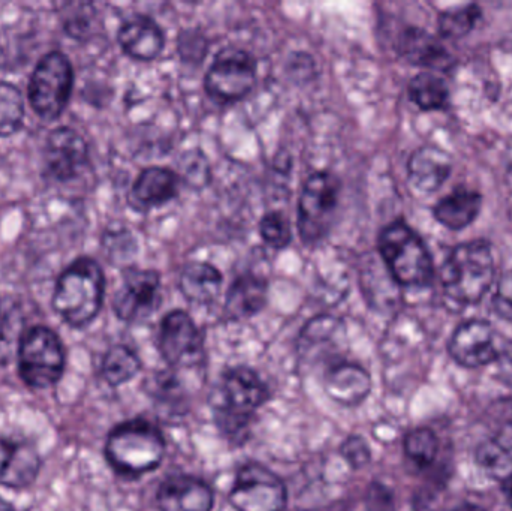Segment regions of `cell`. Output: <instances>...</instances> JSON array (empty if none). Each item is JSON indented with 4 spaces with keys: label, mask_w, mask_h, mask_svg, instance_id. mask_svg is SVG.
Returning <instances> with one entry per match:
<instances>
[{
    "label": "cell",
    "mask_w": 512,
    "mask_h": 511,
    "mask_svg": "<svg viewBox=\"0 0 512 511\" xmlns=\"http://www.w3.org/2000/svg\"><path fill=\"white\" fill-rule=\"evenodd\" d=\"M495 278V258L486 240L460 243L448 255L441 269L445 296L460 305L481 302Z\"/></svg>",
    "instance_id": "7a4b0ae2"
},
{
    "label": "cell",
    "mask_w": 512,
    "mask_h": 511,
    "mask_svg": "<svg viewBox=\"0 0 512 511\" xmlns=\"http://www.w3.org/2000/svg\"><path fill=\"white\" fill-rule=\"evenodd\" d=\"M0 511H14V507H12L8 501H5L0 497Z\"/></svg>",
    "instance_id": "8d00e7d4"
},
{
    "label": "cell",
    "mask_w": 512,
    "mask_h": 511,
    "mask_svg": "<svg viewBox=\"0 0 512 511\" xmlns=\"http://www.w3.org/2000/svg\"><path fill=\"white\" fill-rule=\"evenodd\" d=\"M483 11L477 3L457 6L441 12L438 17V29L441 36L447 39H460L472 32Z\"/></svg>",
    "instance_id": "f546056e"
},
{
    "label": "cell",
    "mask_w": 512,
    "mask_h": 511,
    "mask_svg": "<svg viewBox=\"0 0 512 511\" xmlns=\"http://www.w3.org/2000/svg\"><path fill=\"white\" fill-rule=\"evenodd\" d=\"M24 102L20 89L0 81V137L17 134L23 126Z\"/></svg>",
    "instance_id": "4dcf8cb0"
},
{
    "label": "cell",
    "mask_w": 512,
    "mask_h": 511,
    "mask_svg": "<svg viewBox=\"0 0 512 511\" xmlns=\"http://www.w3.org/2000/svg\"><path fill=\"white\" fill-rule=\"evenodd\" d=\"M477 462L487 476L507 482L512 476V441L504 437L490 438L478 447Z\"/></svg>",
    "instance_id": "4316f807"
},
{
    "label": "cell",
    "mask_w": 512,
    "mask_h": 511,
    "mask_svg": "<svg viewBox=\"0 0 512 511\" xmlns=\"http://www.w3.org/2000/svg\"><path fill=\"white\" fill-rule=\"evenodd\" d=\"M340 455L354 470L366 467L370 462V449L361 437H349L340 447Z\"/></svg>",
    "instance_id": "e575fe53"
},
{
    "label": "cell",
    "mask_w": 512,
    "mask_h": 511,
    "mask_svg": "<svg viewBox=\"0 0 512 511\" xmlns=\"http://www.w3.org/2000/svg\"><path fill=\"white\" fill-rule=\"evenodd\" d=\"M156 501L161 511H210L215 497L204 480L176 474L161 483Z\"/></svg>",
    "instance_id": "9a60e30c"
},
{
    "label": "cell",
    "mask_w": 512,
    "mask_h": 511,
    "mask_svg": "<svg viewBox=\"0 0 512 511\" xmlns=\"http://www.w3.org/2000/svg\"><path fill=\"white\" fill-rule=\"evenodd\" d=\"M324 389L337 404L358 407L370 395L372 378L363 366L340 360L325 371Z\"/></svg>",
    "instance_id": "e0dca14e"
},
{
    "label": "cell",
    "mask_w": 512,
    "mask_h": 511,
    "mask_svg": "<svg viewBox=\"0 0 512 511\" xmlns=\"http://www.w3.org/2000/svg\"><path fill=\"white\" fill-rule=\"evenodd\" d=\"M505 483H507L508 497H510L511 504H512V476Z\"/></svg>",
    "instance_id": "f35d334b"
},
{
    "label": "cell",
    "mask_w": 512,
    "mask_h": 511,
    "mask_svg": "<svg viewBox=\"0 0 512 511\" xmlns=\"http://www.w3.org/2000/svg\"><path fill=\"white\" fill-rule=\"evenodd\" d=\"M120 47L132 59L150 62L164 50L165 36L161 27L146 15H135L120 27Z\"/></svg>",
    "instance_id": "ffe728a7"
},
{
    "label": "cell",
    "mask_w": 512,
    "mask_h": 511,
    "mask_svg": "<svg viewBox=\"0 0 512 511\" xmlns=\"http://www.w3.org/2000/svg\"><path fill=\"white\" fill-rule=\"evenodd\" d=\"M456 511H484V510L480 509V507H477V506H463V507H460V509H457Z\"/></svg>",
    "instance_id": "74e56055"
},
{
    "label": "cell",
    "mask_w": 512,
    "mask_h": 511,
    "mask_svg": "<svg viewBox=\"0 0 512 511\" xmlns=\"http://www.w3.org/2000/svg\"><path fill=\"white\" fill-rule=\"evenodd\" d=\"M23 312L15 300H0V366L8 365L18 353L23 338Z\"/></svg>",
    "instance_id": "484cf974"
},
{
    "label": "cell",
    "mask_w": 512,
    "mask_h": 511,
    "mask_svg": "<svg viewBox=\"0 0 512 511\" xmlns=\"http://www.w3.org/2000/svg\"><path fill=\"white\" fill-rule=\"evenodd\" d=\"M397 50L412 65L432 71H448L454 65V57L447 48L435 36L418 27H409L400 35Z\"/></svg>",
    "instance_id": "44dd1931"
},
{
    "label": "cell",
    "mask_w": 512,
    "mask_h": 511,
    "mask_svg": "<svg viewBox=\"0 0 512 511\" xmlns=\"http://www.w3.org/2000/svg\"><path fill=\"white\" fill-rule=\"evenodd\" d=\"M158 347L173 371L197 368L204 357L203 336L185 311L165 315L159 327Z\"/></svg>",
    "instance_id": "8fae6325"
},
{
    "label": "cell",
    "mask_w": 512,
    "mask_h": 511,
    "mask_svg": "<svg viewBox=\"0 0 512 511\" xmlns=\"http://www.w3.org/2000/svg\"><path fill=\"white\" fill-rule=\"evenodd\" d=\"M345 336L342 321L330 315L313 318L301 332V351L304 356L316 347H339L340 339Z\"/></svg>",
    "instance_id": "f1b7e54d"
},
{
    "label": "cell",
    "mask_w": 512,
    "mask_h": 511,
    "mask_svg": "<svg viewBox=\"0 0 512 511\" xmlns=\"http://www.w3.org/2000/svg\"><path fill=\"white\" fill-rule=\"evenodd\" d=\"M268 398L267 384L254 369L237 366L225 371L212 398L215 422L221 434L234 446L245 443L256 411Z\"/></svg>",
    "instance_id": "6da1fadb"
},
{
    "label": "cell",
    "mask_w": 512,
    "mask_h": 511,
    "mask_svg": "<svg viewBox=\"0 0 512 511\" xmlns=\"http://www.w3.org/2000/svg\"><path fill=\"white\" fill-rule=\"evenodd\" d=\"M140 371L141 360L126 345H114L107 351L104 360H102V378L111 387H119L122 384L129 383L132 378L137 377Z\"/></svg>",
    "instance_id": "83f0119b"
},
{
    "label": "cell",
    "mask_w": 512,
    "mask_h": 511,
    "mask_svg": "<svg viewBox=\"0 0 512 511\" xmlns=\"http://www.w3.org/2000/svg\"><path fill=\"white\" fill-rule=\"evenodd\" d=\"M409 98L423 111L447 110L450 105V89L435 72H420L408 86Z\"/></svg>",
    "instance_id": "d4e9b609"
},
{
    "label": "cell",
    "mask_w": 512,
    "mask_h": 511,
    "mask_svg": "<svg viewBox=\"0 0 512 511\" xmlns=\"http://www.w3.org/2000/svg\"><path fill=\"white\" fill-rule=\"evenodd\" d=\"M267 297V279L246 273L231 284L225 300V315L231 321L248 320L265 308Z\"/></svg>",
    "instance_id": "7402d4cb"
},
{
    "label": "cell",
    "mask_w": 512,
    "mask_h": 511,
    "mask_svg": "<svg viewBox=\"0 0 512 511\" xmlns=\"http://www.w3.org/2000/svg\"><path fill=\"white\" fill-rule=\"evenodd\" d=\"M165 441L161 431L143 419L120 423L110 432L105 444V458L119 476L135 477L161 467Z\"/></svg>",
    "instance_id": "277c9868"
},
{
    "label": "cell",
    "mask_w": 512,
    "mask_h": 511,
    "mask_svg": "<svg viewBox=\"0 0 512 511\" xmlns=\"http://www.w3.org/2000/svg\"><path fill=\"white\" fill-rule=\"evenodd\" d=\"M496 377L505 386L512 387V341L499 348L498 357L495 360Z\"/></svg>",
    "instance_id": "d590c367"
},
{
    "label": "cell",
    "mask_w": 512,
    "mask_h": 511,
    "mask_svg": "<svg viewBox=\"0 0 512 511\" xmlns=\"http://www.w3.org/2000/svg\"><path fill=\"white\" fill-rule=\"evenodd\" d=\"M378 249L388 273L400 287L424 288L432 284V255L405 221L391 222L379 233Z\"/></svg>",
    "instance_id": "5b68a950"
},
{
    "label": "cell",
    "mask_w": 512,
    "mask_h": 511,
    "mask_svg": "<svg viewBox=\"0 0 512 511\" xmlns=\"http://www.w3.org/2000/svg\"><path fill=\"white\" fill-rule=\"evenodd\" d=\"M104 293L101 266L92 258L80 257L57 279L53 308L69 326L84 327L98 317Z\"/></svg>",
    "instance_id": "3957f363"
},
{
    "label": "cell",
    "mask_w": 512,
    "mask_h": 511,
    "mask_svg": "<svg viewBox=\"0 0 512 511\" xmlns=\"http://www.w3.org/2000/svg\"><path fill=\"white\" fill-rule=\"evenodd\" d=\"M74 71L71 62L60 51L45 54L29 83V101L35 113L44 120L62 116L71 98Z\"/></svg>",
    "instance_id": "ba28073f"
},
{
    "label": "cell",
    "mask_w": 512,
    "mask_h": 511,
    "mask_svg": "<svg viewBox=\"0 0 512 511\" xmlns=\"http://www.w3.org/2000/svg\"><path fill=\"white\" fill-rule=\"evenodd\" d=\"M492 308L502 320L512 321V270L505 272L499 279Z\"/></svg>",
    "instance_id": "836d02e7"
},
{
    "label": "cell",
    "mask_w": 512,
    "mask_h": 511,
    "mask_svg": "<svg viewBox=\"0 0 512 511\" xmlns=\"http://www.w3.org/2000/svg\"><path fill=\"white\" fill-rule=\"evenodd\" d=\"M87 159L89 147L75 129L62 126L50 132L44 152V168L50 179L57 182L74 179L87 164Z\"/></svg>",
    "instance_id": "4fadbf2b"
},
{
    "label": "cell",
    "mask_w": 512,
    "mask_h": 511,
    "mask_svg": "<svg viewBox=\"0 0 512 511\" xmlns=\"http://www.w3.org/2000/svg\"><path fill=\"white\" fill-rule=\"evenodd\" d=\"M222 273L209 263H189L180 275V291L192 303L207 305L221 293Z\"/></svg>",
    "instance_id": "cb8c5ba5"
},
{
    "label": "cell",
    "mask_w": 512,
    "mask_h": 511,
    "mask_svg": "<svg viewBox=\"0 0 512 511\" xmlns=\"http://www.w3.org/2000/svg\"><path fill=\"white\" fill-rule=\"evenodd\" d=\"M237 511H285L288 492L282 480L258 462L243 465L230 492Z\"/></svg>",
    "instance_id": "30bf717a"
},
{
    "label": "cell",
    "mask_w": 512,
    "mask_h": 511,
    "mask_svg": "<svg viewBox=\"0 0 512 511\" xmlns=\"http://www.w3.org/2000/svg\"><path fill=\"white\" fill-rule=\"evenodd\" d=\"M18 372L30 389L53 387L65 371V348L59 336L44 326L24 332L18 347Z\"/></svg>",
    "instance_id": "8992f818"
},
{
    "label": "cell",
    "mask_w": 512,
    "mask_h": 511,
    "mask_svg": "<svg viewBox=\"0 0 512 511\" xmlns=\"http://www.w3.org/2000/svg\"><path fill=\"white\" fill-rule=\"evenodd\" d=\"M256 86V60L242 48L227 47L219 51L204 80L207 95L227 105L242 101Z\"/></svg>",
    "instance_id": "9c48e42d"
},
{
    "label": "cell",
    "mask_w": 512,
    "mask_h": 511,
    "mask_svg": "<svg viewBox=\"0 0 512 511\" xmlns=\"http://www.w3.org/2000/svg\"><path fill=\"white\" fill-rule=\"evenodd\" d=\"M453 171L450 153L438 146H421L408 161V177L417 191L432 194L438 191Z\"/></svg>",
    "instance_id": "d6986e66"
},
{
    "label": "cell",
    "mask_w": 512,
    "mask_h": 511,
    "mask_svg": "<svg viewBox=\"0 0 512 511\" xmlns=\"http://www.w3.org/2000/svg\"><path fill=\"white\" fill-rule=\"evenodd\" d=\"M41 470V458L32 444L0 437V486L29 488Z\"/></svg>",
    "instance_id": "2e32d148"
},
{
    "label": "cell",
    "mask_w": 512,
    "mask_h": 511,
    "mask_svg": "<svg viewBox=\"0 0 512 511\" xmlns=\"http://www.w3.org/2000/svg\"><path fill=\"white\" fill-rule=\"evenodd\" d=\"M451 357L465 368H481L495 363L499 354L496 332L484 320H469L454 330L448 344Z\"/></svg>",
    "instance_id": "5bb4252c"
},
{
    "label": "cell",
    "mask_w": 512,
    "mask_h": 511,
    "mask_svg": "<svg viewBox=\"0 0 512 511\" xmlns=\"http://www.w3.org/2000/svg\"><path fill=\"white\" fill-rule=\"evenodd\" d=\"M339 195V179L330 171L307 177L298 200L297 227L303 243L316 245L325 239L333 227Z\"/></svg>",
    "instance_id": "52a82bcc"
},
{
    "label": "cell",
    "mask_w": 512,
    "mask_h": 511,
    "mask_svg": "<svg viewBox=\"0 0 512 511\" xmlns=\"http://www.w3.org/2000/svg\"><path fill=\"white\" fill-rule=\"evenodd\" d=\"M161 303V276L155 270L129 269L117 290L113 309L126 323L146 320Z\"/></svg>",
    "instance_id": "7c38bea8"
},
{
    "label": "cell",
    "mask_w": 512,
    "mask_h": 511,
    "mask_svg": "<svg viewBox=\"0 0 512 511\" xmlns=\"http://www.w3.org/2000/svg\"><path fill=\"white\" fill-rule=\"evenodd\" d=\"M439 441L435 432L429 428H417L405 438V453L418 467H429L436 459Z\"/></svg>",
    "instance_id": "1f68e13d"
},
{
    "label": "cell",
    "mask_w": 512,
    "mask_h": 511,
    "mask_svg": "<svg viewBox=\"0 0 512 511\" xmlns=\"http://www.w3.org/2000/svg\"><path fill=\"white\" fill-rule=\"evenodd\" d=\"M481 204L483 197L480 192L457 188L436 203L433 215L436 221L448 230L460 231L469 227L478 218Z\"/></svg>",
    "instance_id": "603a6c76"
},
{
    "label": "cell",
    "mask_w": 512,
    "mask_h": 511,
    "mask_svg": "<svg viewBox=\"0 0 512 511\" xmlns=\"http://www.w3.org/2000/svg\"><path fill=\"white\" fill-rule=\"evenodd\" d=\"M259 234L268 246L283 249L291 243L292 231L288 219L280 212H268L259 222Z\"/></svg>",
    "instance_id": "d6a6232c"
},
{
    "label": "cell",
    "mask_w": 512,
    "mask_h": 511,
    "mask_svg": "<svg viewBox=\"0 0 512 511\" xmlns=\"http://www.w3.org/2000/svg\"><path fill=\"white\" fill-rule=\"evenodd\" d=\"M180 177L170 168L150 167L141 171L129 192V204L146 212L164 206L179 194Z\"/></svg>",
    "instance_id": "ac0fdd59"
}]
</instances>
